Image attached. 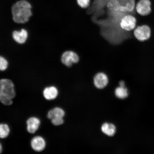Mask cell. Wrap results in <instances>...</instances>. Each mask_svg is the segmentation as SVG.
I'll return each instance as SVG.
<instances>
[{"instance_id": "cell-20", "label": "cell", "mask_w": 154, "mask_h": 154, "mask_svg": "<svg viewBox=\"0 0 154 154\" xmlns=\"http://www.w3.org/2000/svg\"><path fill=\"white\" fill-rule=\"evenodd\" d=\"M119 85L121 87H125V82L123 81H121L120 82H119Z\"/></svg>"}, {"instance_id": "cell-13", "label": "cell", "mask_w": 154, "mask_h": 154, "mask_svg": "<svg viewBox=\"0 0 154 154\" xmlns=\"http://www.w3.org/2000/svg\"><path fill=\"white\" fill-rule=\"evenodd\" d=\"M65 112L64 110L61 108L57 107L50 110L47 114V117L50 120L56 118H63Z\"/></svg>"}, {"instance_id": "cell-19", "label": "cell", "mask_w": 154, "mask_h": 154, "mask_svg": "<svg viewBox=\"0 0 154 154\" xmlns=\"http://www.w3.org/2000/svg\"><path fill=\"white\" fill-rule=\"evenodd\" d=\"M51 120L52 124L55 126H60L64 122L63 118H61V117L53 119Z\"/></svg>"}, {"instance_id": "cell-18", "label": "cell", "mask_w": 154, "mask_h": 154, "mask_svg": "<svg viewBox=\"0 0 154 154\" xmlns=\"http://www.w3.org/2000/svg\"><path fill=\"white\" fill-rule=\"evenodd\" d=\"M77 4L82 8L86 9L89 6L91 0H76Z\"/></svg>"}, {"instance_id": "cell-2", "label": "cell", "mask_w": 154, "mask_h": 154, "mask_svg": "<svg viewBox=\"0 0 154 154\" xmlns=\"http://www.w3.org/2000/svg\"><path fill=\"white\" fill-rule=\"evenodd\" d=\"M15 96L14 85L12 81L7 79L0 80V102L5 105H11Z\"/></svg>"}, {"instance_id": "cell-8", "label": "cell", "mask_w": 154, "mask_h": 154, "mask_svg": "<svg viewBox=\"0 0 154 154\" xmlns=\"http://www.w3.org/2000/svg\"><path fill=\"white\" fill-rule=\"evenodd\" d=\"M94 82L96 88L99 89H103L108 84V78L105 73L99 72L94 77Z\"/></svg>"}, {"instance_id": "cell-6", "label": "cell", "mask_w": 154, "mask_h": 154, "mask_svg": "<svg viewBox=\"0 0 154 154\" xmlns=\"http://www.w3.org/2000/svg\"><path fill=\"white\" fill-rule=\"evenodd\" d=\"M135 9L138 14L147 16L151 12V2L150 0H139L136 3Z\"/></svg>"}, {"instance_id": "cell-4", "label": "cell", "mask_w": 154, "mask_h": 154, "mask_svg": "<svg viewBox=\"0 0 154 154\" xmlns=\"http://www.w3.org/2000/svg\"><path fill=\"white\" fill-rule=\"evenodd\" d=\"M137 19L134 15L131 14L125 15L121 19L120 27L121 29L126 32H130L136 28Z\"/></svg>"}, {"instance_id": "cell-21", "label": "cell", "mask_w": 154, "mask_h": 154, "mask_svg": "<svg viewBox=\"0 0 154 154\" xmlns=\"http://www.w3.org/2000/svg\"><path fill=\"white\" fill-rule=\"evenodd\" d=\"M2 151V147L1 143H0V153H1Z\"/></svg>"}, {"instance_id": "cell-9", "label": "cell", "mask_w": 154, "mask_h": 154, "mask_svg": "<svg viewBox=\"0 0 154 154\" xmlns=\"http://www.w3.org/2000/svg\"><path fill=\"white\" fill-rule=\"evenodd\" d=\"M31 145L35 151L41 152L45 149L46 142L45 140L42 137L37 136L32 138L31 142Z\"/></svg>"}, {"instance_id": "cell-1", "label": "cell", "mask_w": 154, "mask_h": 154, "mask_svg": "<svg viewBox=\"0 0 154 154\" xmlns=\"http://www.w3.org/2000/svg\"><path fill=\"white\" fill-rule=\"evenodd\" d=\"M32 8L30 4L25 0L17 2L11 8L13 20L18 24L27 22L32 14Z\"/></svg>"}, {"instance_id": "cell-15", "label": "cell", "mask_w": 154, "mask_h": 154, "mask_svg": "<svg viewBox=\"0 0 154 154\" xmlns=\"http://www.w3.org/2000/svg\"><path fill=\"white\" fill-rule=\"evenodd\" d=\"M115 95L117 98L121 99H126L128 95V90L125 87L119 86L115 90Z\"/></svg>"}, {"instance_id": "cell-14", "label": "cell", "mask_w": 154, "mask_h": 154, "mask_svg": "<svg viewBox=\"0 0 154 154\" xmlns=\"http://www.w3.org/2000/svg\"><path fill=\"white\" fill-rule=\"evenodd\" d=\"M101 130L103 134L108 136L114 135L116 131V128L115 125L111 123H105L101 126Z\"/></svg>"}, {"instance_id": "cell-7", "label": "cell", "mask_w": 154, "mask_h": 154, "mask_svg": "<svg viewBox=\"0 0 154 154\" xmlns=\"http://www.w3.org/2000/svg\"><path fill=\"white\" fill-rule=\"evenodd\" d=\"M79 57L77 54L72 51H67L63 53L61 56V61L67 67H71L73 63H78Z\"/></svg>"}, {"instance_id": "cell-17", "label": "cell", "mask_w": 154, "mask_h": 154, "mask_svg": "<svg viewBox=\"0 0 154 154\" xmlns=\"http://www.w3.org/2000/svg\"><path fill=\"white\" fill-rule=\"evenodd\" d=\"M8 62L5 57L0 56V71H5L8 68Z\"/></svg>"}, {"instance_id": "cell-16", "label": "cell", "mask_w": 154, "mask_h": 154, "mask_svg": "<svg viewBox=\"0 0 154 154\" xmlns=\"http://www.w3.org/2000/svg\"><path fill=\"white\" fill-rule=\"evenodd\" d=\"M10 132L8 125L5 124H0V138L4 139L9 136Z\"/></svg>"}, {"instance_id": "cell-11", "label": "cell", "mask_w": 154, "mask_h": 154, "mask_svg": "<svg viewBox=\"0 0 154 154\" xmlns=\"http://www.w3.org/2000/svg\"><path fill=\"white\" fill-rule=\"evenodd\" d=\"M27 130L30 134H33L37 131L40 126V121L36 117H31L26 121Z\"/></svg>"}, {"instance_id": "cell-5", "label": "cell", "mask_w": 154, "mask_h": 154, "mask_svg": "<svg viewBox=\"0 0 154 154\" xmlns=\"http://www.w3.org/2000/svg\"><path fill=\"white\" fill-rule=\"evenodd\" d=\"M134 35L139 41H145L149 39L151 36V29L147 25L138 26L135 29Z\"/></svg>"}, {"instance_id": "cell-3", "label": "cell", "mask_w": 154, "mask_h": 154, "mask_svg": "<svg viewBox=\"0 0 154 154\" xmlns=\"http://www.w3.org/2000/svg\"><path fill=\"white\" fill-rule=\"evenodd\" d=\"M135 5V0H109L106 6L109 10L131 14Z\"/></svg>"}, {"instance_id": "cell-10", "label": "cell", "mask_w": 154, "mask_h": 154, "mask_svg": "<svg viewBox=\"0 0 154 154\" xmlns=\"http://www.w3.org/2000/svg\"><path fill=\"white\" fill-rule=\"evenodd\" d=\"M28 36V31L24 29H22L20 31L15 30L12 33L13 39L19 44H23L26 43Z\"/></svg>"}, {"instance_id": "cell-12", "label": "cell", "mask_w": 154, "mask_h": 154, "mask_svg": "<svg viewBox=\"0 0 154 154\" xmlns=\"http://www.w3.org/2000/svg\"><path fill=\"white\" fill-rule=\"evenodd\" d=\"M44 97L48 100L55 99L58 95V91L54 86L46 88L43 92Z\"/></svg>"}]
</instances>
